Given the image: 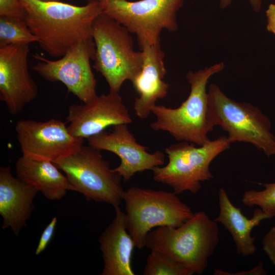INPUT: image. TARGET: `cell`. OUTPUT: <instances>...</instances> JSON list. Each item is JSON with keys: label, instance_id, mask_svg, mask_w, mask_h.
<instances>
[{"label": "cell", "instance_id": "obj_1", "mask_svg": "<svg viewBox=\"0 0 275 275\" xmlns=\"http://www.w3.org/2000/svg\"><path fill=\"white\" fill-rule=\"evenodd\" d=\"M25 21L38 39L40 48L53 58L63 56L81 42L92 38L96 18L102 13L98 0L82 6L60 1L19 0Z\"/></svg>", "mask_w": 275, "mask_h": 275}, {"label": "cell", "instance_id": "obj_2", "mask_svg": "<svg viewBox=\"0 0 275 275\" xmlns=\"http://www.w3.org/2000/svg\"><path fill=\"white\" fill-rule=\"evenodd\" d=\"M225 67L224 62L196 71H188L186 78L190 86L187 99L177 108L155 105L152 113L155 120L150 124L156 131L168 132L178 142L202 146L210 141L208 134L214 126L209 117L207 85L210 78Z\"/></svg>", "mask_w": 275, "mask_h": 275}, {"label": "cell", "instance_id": "obj_3", "mask_svg": "<svg viewBox=\"0 0 275 275\" xmlns=\"http://www.w3.org/2000/svg\"><path fill=\"white\" fill-rule=\"evenodd\" d=\"M217 223L204 211H198L180 226L151 230L146 247L168 255L194 274H202L219 241Z\"/></svg>", "mask_w": 275, "mask_h": 275}, {"label": "cell", "instance_id": "obj_4", "mask_svg": "<svg viewBox=\"0 0 275 275\" xmlns=\"http://www.w3.org/2000/svg\"><path fill=\"white\" fill-rule=\"evenodd\" d=\"M131 34L124 26L103 13L93 22V68L105 78L111 92L119 93L123 83L131 82L141 70L143 52L134 50Z\"/></svg>", "mask_w": 275, "mask_h": 275}, {"label": "cell", "instance_id": "obj_5", "mask_svg": "<svg viewBox=\"0 0 275 275\" xmlns=\"http://www.w3.org/2000/svg\"><path fill=\"white\" fill-rule=\"evenodd\" d=\"M209 114L213 126L228 133L231 143H249L267 157L275 155V136L269 119L257 107L228 97L215 84L208 90Z\"/></svg>", "mask_w": 275, "mask_h": 275}, {"label": "cell", "instance_id": "obj_6", "mask_svg": "<svg viewBox=\"0 0 275 275\" xmlns=\"http://www.w3.org/2000/svg\"><path fill=\"white\" fill-rule=\"evenodd\" d=\"M125 224L135 246L146 247L148 233L160 226L178 227L193 215L174 192L132 186L125 191Z\"/></svg>", "mask_w": 275, "mask_h": 275}, {"label": "cell", "instance_id": "obj_7", "mask_svg": "<svg viewBox=\"0 0 275 275\" xmlns=\"http://www.w3.org/2000/svg\"><path fill=\"white\" fill-rule=\"evenodd\" d=\"M231 144L227 136H221L202 146L185 141L171 145L165 149L168 163L152 170L153 180L170 186L177 195L186 191L196 194L202 182L213 178L209 169L212 161Z\"/></svg>", "mask_w": 275, "mask_h": 275}, {"label": "cell", "instance_id": "obj_8", "mask_svg": "<svg viewBox=\"0 0 275 275\" xmlns=\"http://www.w3.org/2000/svg\"><path fill=\"white\" fill-rule=\"evenodd\" d=\"M101 151L84 145L73 154L53 163L66 176L69 190L81 194L87 200L120 206L125 191L121 176L110 167Z\"/></svg>", "mask_w": 275, "mask_h": 275}, {"label": "cell", "instance_id": "obj_9", "mask_svg": "<svg viewBox=\"0 0 275 275\" xmlns=\"http://www.w3.org/2000/svg\"><path fill=\"white\" fill-rule=\"evenodd\" d=\"M102 13L136 36L139 45L160 42L161 32L178 30L177 13L184 0H98Z\"/></svg>", "mask_w": 275, "mask_h": 275}, {"label": "cell", "instance_id": "obj_10", "mask_svg": "<svg viewBox=\"0 0 275 275\" xmlns=\"http://www.w3.org/2000/svg\"><path fill=\"white\" fill-rule=\"evenodd\" d=\"M95 53V43L91 38L81 42L58 60L33 55L38 62L32 68L47 81L62 82L69 92L87 103L97 96V81L90 64Z\"/></svg>", "mask_w": 275, "mask_h": 275}, {"label": "cell", "instance_id": "obj_11", "mask_svg": "<svg viewBox=\"0 0 275 275\" xmlns=\"http://www.w3.org/2000/svg\"><path fill=\"white\" fill-rule=\"evenodd\" d=\"M22 155L53 163L73 154L84 144V139L73 136L62 121L19 120L15 125Z\"/></svg>", "mask_w": 275, "mask_h": 275}, {"label": "cell", "instance_id": "obj_12", "mask_svg": "<svg viewBox=\"0 0 275 275\" xmlns=\"http://www.w3.org/2000/svg\"><path fill=\"white\" fill-rule=\"evenodd\" d=\"M29 52L28 44L0 47V100L11 115L19 114L38 93L29 71Z\"/></svg>", "mask_w": 275, "mask_h": 275}, {"label": "cell", "instance_id": "obj_13", "mask_svg": "<svg viewBox=\"0 0 275 275\" xmlns=\"http://www.w3.org/2000/svg\"><path fill=\"white\" fill-rule=\"evenodd\" d=\"M127 125H115L111 132L104 131L87 139L90 146L100 151L111 152L119 157L120 163L114 170L121 176L124 182L130 180L136 173L152 171L163 165L165 158L159 150L149 153L146 147L137 142Z\"/></svg>", "mask_w": 275, "mask_h": 275}, {"label": "cell", "instance_id": "obj_14", "mask_svg": "<svg viewBox=\"0 0 275 275\" xmlns=\"http://www.w3.org/2000/svg\"><path fill=\"white\" fill-rule=\"evenodd\" d=\"M66 120L69 132L84 139L98 134L109 126L132 122L119 93L111 91L97 95L87 103L71 105Z\"/></svg>", "mask_w": 275, "mask_h": 275}, {"label": "cell", "instance_id": "obj_15", "mask_svg": "<svg viewBox=\"0 0 275 275\" xmlns=\"http://www.w3.org/2000/svg\"><path fill=\"white\" fill-rule=\"evenodd\" d=\"M139 46L143 63L140 72L131 81L139 95L135 99L133 108L140 119H145L152 113L156 101L166 97L169 85L163 80L167 69L160 43H144Z\"/></svg>", "mask_w": 275, "mask_h": 275}, {"label": "cell", "instance_id": "obj_16", "mask_svg": "<svg viewBox=\"0 0 275 275\" xmlns=\"http://www.w3.org/2000/svg\"><path fill=\"white\" fill-rule=\"evenodd\" d=\"M38 190L12 174L11 167L0 168V214L2 228L10 227L19 236L35 208L33 200Z\"/></svg>", "mask_w": 275, "mask_h": 275}, {"label": "cell", "instance_id": "obj_17", "mask_svg": "<svg viewBox=\"0 0 275 275\" xmlns=\"http://www.w3.org/2000/svg\"><path fill=\"white\" fill-rule=\"evenodd\" d=\"M115 216L98 238L103 267L100 275H134L131 266L134 241L125 224V213L116 207Z\"/></svg>", "mask_w": 275, "mask_h": 275}, {"label": "cell", "instance_id": "obj_18", "mask_svg": "<svg viewBox=\"0 0 275 275\" xmlns=\"http://www.w3.org/2000/svg\"><path fill=\"white\" fill-rule=\"evenodd\" d=\"M219 213L214 219L221 224L227 230L233 239L236 252L242 257L253 255L256 248L255 237H252V229L258 226L261 221L270 217L260 208L254 210L253 217L247 218L239 207L231 202L224 188L221 187L218 194Z\"/></svg>", "mask_w": 275, "mask_h": 275}, {"label": "cell", "instance_id": "obj_19", "mask_svg": "<svg viewBox=\"0 0 275 275\" xmlns=\"http://www.w3.org/2000/svg\"><path fill=\"white\" fill-rule=\"evenodd\" d=\"M17 177L35 187L50 201L61 200L69 190L67 178L52 162L22 155L16 162Z\"/></svg>", "mask_w": 275, "mask_h": 275}, {"label": "cell", "instance_id": "obj_20", "mask_svg": "<svg viewBox=\"0 0 275 275\" xmlns=\"http://www.w3.org/2000/svg\"><path fill=\"white\" fill-rule=\"evenodd\" d=\"M38 42V38L25 20L0 16V47L9 45H29Z\"/></svg>", "mask_w": 275, "mask_h": 275}, {"label": "cell", "instance_id": "obj_21", "mask_svg": "<svg viewBox=\"0 0 275 275\" xmlns=\"http://www.w3.org/2000/svg\"><path fill=\"white\" fill-rule=\"evenodd\" d=\"M144 275H193L194 272L171 257L151 250L148 255Z\"/></svg>", "mask_w": 275, "mask_h": 275}, {"label": "cell", "instance_id": "obj_22", "mask_svg": "<svg viewBox=\"0 0 275 275\" xmlns=\"http://www.w3.org/2000/svg\"><path fill=\"white\" fill-rule=\"evenodd\" d=\"M263 185V190L251 189L245 191L241 202L249 207L258 206L271 218L275 216V182Z\"/></svg>", "mask_w": 275, "mask_h": 275}, {"label": "cell", "instance_id": "obj_23", "mask_svg": "<svg viewBox=\"0 0 275 275\" xmlns=\"http://www.w3.org/2000/svg\"><path fill=\"white\" fill-rule=\"evenodd\" d=\"M0 16L25 20V11L19 0H0Z\"/></svg>", "mask_w": 275, "mask_h": 275}, {"label": "cell", "instance_id": "obj_24", "mask_svg": "<svg viewBox=\"0 0 275 275\" xmlns=\"http://www.w3.org/2000/svg\"><path fill=\"white\" fill-rule=\"evenodd\" d=\"M57 223V218L54 216L43 230L35 250V253L36 255H39L46 249L52 239Z\"/></svg>", "mask_w": 275, "mask_h": 275}, {"label": "cell", "instance_id": "obj_25", "mask_svg": "<svg viewBox=\"0 0 275 275\" xmlns=\"http://www.w3.org/2000/svg\"><path fill=\"white\" fill-rule=\"evenodd\" d=\"M262 248L266 255L275 265V226L270 228L262 239Z\"/></svg>", "mask_w": 275, "mask_h": 275}, {"label": "cell", "instance_id": "obj_26", "mask_svg": "<svg viewBox=\"0 0 275 275\" xmlns=\"http://www.w3.org/2000/svg\"><path fill=\"white\" fill-rule=\"evenodd\" d=\"M213 274L214 275H264L266 274V272L263 267L262 263L255 266L253 268L246 270L236 272H230L221 269H214Z\"/></svg>", "mask_w": 275, "mask_h": 275}, {"label": "cell", "instance_id": "obj_27", "mask_svg": "<svg viewBox=\"0 0 275 275\" xmlns=\"http://www.w3.org/2000/svg\"><path fill=\"white\" fill-rule=\"evenodd\" d=\"M267 31L275 35V4H270L266 11Z\"/></svg>", "mask_w": 275, "mask_h": 275}, {"label": "cell", "instance_id": "obj_28", "mask_svg": "<svg viewBox=\"0 0 275 275\" xmlns=\"http://www.w3.org/2000/svg\"><path fill=\"white\" fill-rule=\"evenodd\" d=\"M253 10L256 12H259L261 10L262 0H249ZM232 0H219V6L222 9L228 7Z\"/></svg>", "mask_w": 275, "mask_h": 275}, {"label": "cell", "instance_id": "obj_29", "mask_svg": "<svg viewBox=\"0 0 275 275\" xmlns=\"http://www.w3.org/2000/svg\"><path fill=\"white\" fill-rule=\"evenodd\" d=\"M40 1H44V2H58V1H60V0H40ZM87 1H88V2H90V1H92L93 0H87Z\"/></svg>", "mask_w": 275, "mask_h": 275}]
</instances>
